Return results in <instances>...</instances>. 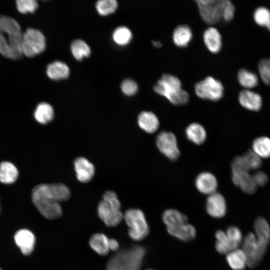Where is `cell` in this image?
Returning a JSON list of instances; mask_svg holds the SVG:
<instances>
[{
  "mask_svg": "<svg viewBox=\"0 0 270 270\" xmlns=\"http://www.w3.org/2000/svg\"><path fill=\"white\" fill-rule=\"evenodd\" d=\"M18 170L15 166L8 162L0 164V182L10 184L14 182L18 177Z\"/></svg>",
  "mask_w": 270,
  "mask_h": 270,
  "instance_id": "obj_25",
  "label": "cell"
},
{
  "mask_svg": "<svg viewBox=\"0 0 270 270\" xmlns=\"http://www.w3.org/2000/svg\"><path fill=\"white\" fill-rule=\"evenodd\" d=\"M0 270H2L0 268Z\"/></svg>",
  "mask_w": 270,
  "mask_h": 270,
  "instance_id": "obj_45",
  "label": "cell"
},
{
  "mask_svg": "<svg viewBox=\"0 0 270 270\" xmlns=\"http://www.w3.org/2000/svg\"><path fill=\"white\" fill-rule=\"evenodd\" d=\"M70 50L74 58L78 60L88 57L91 52L88 45L82 40H76L72 42L70 45Z\"/></svg>",
  "mask_w": 270,
  "mask_h": 270,
  "instance_id": "obj_32",
  "label": "cell"
},
{
  "mask_svg": "<svg viewBox=\"0 0 270 270\" xmlns=\"http://www.w3.org/2000/svg\"><path fill=\"white\" fill-rule=\"evenodd\" d=\"M70 193L62 184H40L32 191V202L40 212L48 219L59 218L62 214L60 202L68 200Z\"/></svg>",
  "mask_w": 270,
  "mask_h": 270,
  "instance_id": "obj_1",
  "label": "cell"
},
{
  "mask_svg": "<svg viewBox=\"0 0 270 270\" xmlns=\"http://www.w3.org/2000/svg\"><path fill=\"white\" fill-rule=\"evenodd\" d=\"M238 101L243 108L254 112L260 110L262 104V96L259 94L248 89L240 92Z\"/></svg>",
  "mask_w": 270,
  "mask_h": 270,
  "instance_id": "obj_16",
  "label": "cell"
},
{
  "mask_svg": "<svg viewBox=\"0 0 270 270\" xmlns=\"http://www.w3.org/2000/svg\"><path fill=\"white\" fill-rule=\"evenodd\" d=\"M194 90L199 98L214 101L220 100L224 94V87L221 82L211 76L197 83Z\"/></svg>",
  "mask_w": 270,
  "mask_h": 270,
  "instance_id": "obj_8",
  "label": "cell"
},
{
  "mask_svg": "<svg viewBox=\"0 0 270 270\" xmlns=\"http://www.w3.org/2000/svg\"><path fill=\"white\" fill-rule=\"evenodd\" d=\"M98 213L100 218L108 226H115L124 218L120 208L102 200L98 204Z\"/></svg>",
  "mask_w": 270,
  "mask_h": 270,
  "instance_id": "obj_11",
  "label": "cell"
},
{
  "mask_svg": "<svg viewBox=\"0 0 270 270\" xmlns=\"http://www.w3.org/2000/svg\"><path fill=\"white\" fill-rule=\"evenodd\" d=\"M185 132L187 138L196 144H202L206 139V130L198 123L194 122L189 124L186 127Z\"/></svg>",
  "mask_w": 270,
  "mask_h": 270,
  "instance_id": "obj_22",
  "label": "cell"
},
{
  "mask_svg": "<svg viewBox=\"0 0 270 270\" xmlns=\"http://www.w3.org/2000/svg\"><path fill=\"white\" fill-rule=\"evenodd\" d=\"M258 70L262 81L270 86V57L262 58L259 60Z\"/></svg>",
  "mask_w": 270,
  "mask_h": 270,
  "instance_id": "obj_36",
  "label": "cell"
},
{
  "mask_svg": "<svg viewBox=\"0 0 270 270\" xmlns=\"http://www.w3.org/2000/svg\"><path fill=\"white\" fill-rule=\"evenodd\" d=\"M74 170L78 180L82 182H88L94 174V167L92 163L84 157L76 158L74 162Z\"/></svg>",
  "mask_w": 270,
  "mask_h": 270,
  "instance_id": "obj_17",
  "label": "cell"
},
{
  "mask_svg": "<svg viewBox=\"0 0 270 270\" xmlns=\"http://www.w3.org/2000/svg\"><path fill=\"white\" fill-rule=\"evenodd\" d=\"M226 262L233 270H244L247 266L246 256L241 248L234 250L226 254Z\"/></svg>",
  "mask_w": 270,
  "mask_h": 270,
  "instance_id": "obj_23",
  "label": "cell"
},
{
  "mask_svg": "<svg viewBox=\"0 0 270 270\" xmlns=\"http://www.w3.org/2000/svg\"><path fill=\"white\" fill-rule=\"evenodd\" d=\"M46 46L45 37L40 30L28 28L23 33L21 43L23 56L33 58L42 53Z\"/></svg>",
  "mask_w": 270,
  "mask_h": 270,
  "instance_id": "obj_6",
  "label": "cell"
},
{
  "mask_svg": "<svg viewBox=\"0 0 270 270\" xmlns=\"http://www.w3.org/2000/svg\"><path fill=\"white\" fill-rule=\"evenodd\" d=\"M152 44L156 48H160L162 46V43L158 40L153 41Z\"/></svg>",
  "mask_w": 270,
  "mask_h": 270,
  "instance_id": "obj_43",
  "label": "cell"
},
{
  "mask_svg": "<svg viewBox=\"0 0 270 270\" xmlns=\"http://www.w3.org/2000/svg\"><path fill=\"white\" fill-rule=\"evenodd\" d=\"M226 240L232 250L239 248L243 240L240 230L236 226L228 227L225 231Z\"/></svg>",
  "mask_w": 270,
  "mask_h": 270,
  "instance_id": "obj_31",
  "label": "cell"
},
{
  "mask_svg": "<svg viewBox=\"0 0 270 270\" xmlns=\"http://www.w3.org/2000/svg\"><path fill=\"white\" fill-rule=\"evenodd\" d=\"M16 3L18 11L22 14L34 13L38 8L37 2L34 0H18Z\"/></svg>",
  "mask_w": 270,
  "mask_h": 270,
  "instance_id": "obj_38",
  "label": "cell"
},
{
  "mask_svg": "<svg viewBox=\"0 0 270 270\" xmlns=\"http://www.w3.org/2000/svg\"><path fill=\"white\" fill-rule=\"evenodd\" d=\"M132 37L130 30L127 27L122 26L115 29L112 34L114 41L120 46L128 44Z\"/></svg>",
  "mask_w": 270,
  "mask_h": 270,
  "instance_id": "obj_33",
  "label": "cell"
},
{
  "mask_svg": "<svg viewBox=\"0 0 270 270\" xmlns=\"http://www.w3.org/2000/svg\"><path fill=\"white\" fill-rule=\"evenodd\" d=\"M46 73L50 79L58 80L65 79L69 76L70 68L64 62L54 61L48 66Z\"/></svg>",
  "mask_w": 270,
  "mask_h": 270,
  "instance_id": "obj_21",
  "label": "cell"
},
{
  "mask_svg": "<svg viewBox=\"0 0 270 270\" xmlns=\"http://www.w3.org/2000/svg\"><path fill=\"white\" fill-rule=\"evenodd\" d=\"M124 218L130 228L128 234L135 240H140L149 233V228L143 212L138 209L126 210Z\"/></svg>",
  "mask_w": 270,
  "mask_h": 270,
  "instance_id": "obj_7",
  "label": "cell"
},
{
  "mask_svg": "<svg viewBox=\"0 0 270 270\" xmlns=\"http://www.w3.org/2000/svg\"><path fill=\"white\" fill-rule=\"evenodd\" d=\"M208 214L214 218L224 217L226 212V204L223 196L216 192L208 195L206 200Z\"/></svg>",
  "mask_w": 270,
  "mask_h": 270,
  "instance_id": "obj_12",
  "label": "cell"
},
{
  "mask_svg": "<svg viewBox=\"0 0 270 270\" xmlns=\"http://www.w3.org/2000/svg\"><path fill=\"white\" fill-rule=\"evenodd\" d=\"M250 170L259 168L262 162L261 158L252 150H249L242 156Z\"/></svg>",
  "mask_w": 270,
  "mask_h": 270,
  "instance_id": "obj_37",
  "label": "cell"
},
{
  "mask_svg": "<svg viewBox=\"0 0 270 270\" xmlns=\"http://www.w3.org/2000/svg\"><path fill=\"white\" fill-rule=\"evenodd\" d=\"M14 239L24 254L28 256L32 252L36 238L31 231L27 229L20 230L15 234Z\"/></svg>",
  "mask_w": 270,
  "mask_h": 270,
  "instance_id": "obj_15",
  "label": "cell"
},
{
  "mask_svg": "<svg viewBox=\"0 0 270 270\" xmlns=\"http://www.w3.org/2000/svg\"><path fill=\"white\" fill-rule=\"evenodd\" d=\"M121 89L124 94L128 96H131L136 93L138 86L134 80L126 79L122 82Z\"/></svg>",
  "mask_w": 270,
  "mask_h": 270,
  "instance_id": "obj_39",
  "label": "cell"
},
{
  "mask_svg": "<svg viewBox=\"0 0 270 270\" xmlns=\"http://www.w3.org/2000/svg\"><path fill=\"white\" fill-rule=\"evenodd\" d=\"M225 0H196L200 14L203 20L210 24H214L219 22L222 18Z\"/></svg>",
  "mask_w": 270,
  "mask_h": 270,
  "instance_id": "obj_9",
  "label": "cell"
},
{
  "mask_svg": "<svg viewBox=\"0 0 270 270\" xmlns=\"http://www.w3.org/2000/svg\"><path fill=\"white\" fill-rule=\"evenodd\" d=\"M34 116L39 123L48 124L54 117V110L52 106L46 102L39 104L34 110Z\"/></svg>",
  "mask_w": 270,
  "mask_h": 270,
  "instance_id": "obj_28",
  "label": "cell"
},
{
  "mask_svg": "<svg viewBox=\"0 0 270 270\" xmlns=\"http://www.w3.org/2000/svg\"><path fill=\"white\" fill-rule=\"evenodd\" d=\"M253 17L257 24L265 26L270 31V10L267 8H257L254 12Z\"/></svg>",
  "mask_w": 270,
  "mask_h": 270,
  "instance_id": "obj_34",
  "label": "cell"
},
{
  "mask_svg": "<svg viewBox=\"0 0 270 270\" xmlns=\"http://www.w3.org/2000/svg\"><path fill=\"white\" fill-rule=\"evenodd\" d=\"M252 176L257 187L264 186L268 182V176L264 172L257 171Z\"/></svg>",
  "mask_w": 270,
  "mask_h": 270,
  "instance_id": "obj_41",
  "label": "cell"
},
{
  "mask_svg": "<svg viewBox=\"0 0 270 270\" xmlns=\"http://www.w3.org/2000/svg\"><path fill=\"white\" fill-rule=\"evenodd\" d=\"M254 232H250L243 238L241 249L244 252L247 266L254 268L263 258L270 242V226L262 217L254 221Z\"/></svg>",
  "mask_w": 270,
  "mask_h": 270,
  "instance_id": "obj_2",
  "label": "cell"
},
{
  "mask_svg": "<svg viewBox=\"0 0 270 270\" xmlns=\"http://www.w3.org/2000/svg\"><path fill=\"white\" fill-rule=\"evenodd\" d=\"M192 36V32L189 26L186 25H180L174 30L172 40L176 46L183 48L188 45Z\"/></svg>",
  "mask_w": 270,
  "mask_h": 270,
  "instance_id": "obj_24",
  "label": "cell"
},
{
  "mask_svg": "<svg viewBox=\"0 0 270 270\" xmlns=\"http://www.w3.org/2000/svg\"><path fill=\"white\" fill-rule=\"evenodd\" d=\"M108 246L110 250L116 251L119 248L118 242L116 240L113 238H109Z\"/></svg>",
  "mask_w": 270,
  "mask_h": 270,
  "instance_id": "obj_42",
  "label": "cell"
},
{
  "mask_svg": "<svg viewBox=\"0 0 270 270\" xmlns=\"http://www.w3.org/2000/svg\"><path fill=\"white\" fill-rule=\"evenodd\" d=\"M138 122L140 128L148 134L155 132L160 126L158 117L151 112H141L138 116Z\"/></svg>",
  "mask_w": 270,
  "mask_h": 270,
  "instance_id": "obj_19",
  "label": "cell"
},
{
  "mask_svg": "<svg viewBox=\"0 0 270 270\" xmlns=\"http://www.w3.org/2000/svg\"><path fill=\"white\" fill-rule=\"evenodd\" d=\"M235 12V8L233 4L230 0H226L224 6L222 18L228 22L232 19Z\"/></svg>",
  "mask_w": 270,
  "mask_h": 270,
  "instance_id": "obj_40",
  "label": "cell"
},
{
  "mask_svg": "<svg viewBox=\"0 0 270 270\" xmlns=\"http://www.w3.org/2000/svg\"><path fill=\"white\" fill-rule=\"evenodd\" d=\"M204 41L208 49L212 52H218L222 48V38L217 29L210 27L204 33Z\"/></svg>",
  "mask_w": 270,
  "mask_h": 270,
  "instance_id": "obj_20",
  "label": "cell"
},
{
  "mask_svg": "<svg viewBox=\"0 0 270 270\" xmlns=\"http://www.w3.org/2000/svg\"><path fill=\"white\" fill-rule=\"evenodd\" d=\"M166 230L170 235L184 242H190L196 236V230L194 227L188 222L172 227L168 228Z\"/></svg>",
  "mask_w": 270,
  "mask_h": 270,
  "instance_id": "obj_18",
  "label": "cell"
},
{
  "mask_svg": "<svg viewBox=\"0 0 270 270\" xmlns=\"http://www.w3.org/2000/svg\"><path fill=\"white\" fill-rule=\"evenodd\" d=\"M162 220L166 228L188 222L186 216L175 209H168L164 212Z\"/></svg>",
  "mask_w": 270,
  "mask_h": 270,
  "instance_id": "obj_27",
  "label": "cell"
},
{
  "mask_svg": "<svg viewBox=\"0 0 270 270\" xmlns=\"http://www.w3.org/2000/svg\"><path fill=\"white\" fill-rule=\"evenodd\" d=\"M117 7L118 2L116 0H100L96 4L97 12L103 16L114 12Z\"/></svg>",
  "mask_w": 270,
  "mask_h": 270,
  "instance_id": "obj_35",
  "label": "cell"
},
{
  "mask_svg": "<svg viewBox=\"0 0 270 270\" xmlns=\"http://www.w3.org/2000/svg\"><path fill=\"white\" fill-rule=\"evenodd\" d=\"M23 33L18 22L12 17L0 16V53L18 60L22 56L21 43Z\"/></svg>",
  "mask_w": 270,
  "mask_h": 270,
  "instance_id": "obj_3",
  "label": "cell"
},
{
  "mask_svg": "<svg viewBox=\"0 0 270 270\" xmlns=\"http://www.w3.org/2000/svg\"><path fill=\"white\" fill-rule=\"evenodd\" d=\"M156 144L160 152L170 160H176L180 155L177 140L172 132H160L156 138Z\"/></svg>",
  "mask_w": 270,
  "mask_h": 270,
  "instance_id": "obj_10",
  "label": "cell"
},
{
  "mask_svg": "<svg viewBox=\"0 0 270 270\" xmlns=\"http://www.w3.org/2000/svg\"><path fill=\"white\" fill-rule=\"evenodd\" d=\"M238 80L240 84L248 90L256 86L258 84L257 74L244 68L238 71Z\"/></svg>",
  "mask_w": 270,
  "mask_h": 270,
  "instance_id": "obj_30",
  "label": "cell"
},
{
  "mask_svg": "<svg viewBox=\"0 0 270 270\" xmlns=\"http://www.w3.org/2000/svg\"><path fill=\"white\" fill-rule=\"evenodd\" d=\"M109 238L104 234H96L90 240L91 248L101 256L106 255L109 251Z\"/></svg>",
  "mask_w": 270,
  "mask_h": 270,
  "instance_id": "obj_26",
  "label": "cell"
},
{
  "mask_svg": "<svg viewBox=\"0 0 270 270\" xmlns=\"http://www.w3.org/2000/svg\"><path fill=\"white\" fill-rule=\"evenodd\" d=\"M155 92L166 98L172 104L184 105L189 100L188 92L182 88L180 80L170 74H164L154 87Z\"/></svg>",
  "mask_w": 270,
  "mask_h": 270,
  "instance_id": "obj_5",
  "label": "cell"
},
{
  "mask_svg": "<svg viewBox=\"0 0 270 270\" xmlns=\"http://www.w3.org/2000/svg\"><path fill=\"white\" fill-rule=\"evenodd\" d=\"M146 252L140 246L122 250L110 258L106 270H140Z\"/></svg>",
  "mask_w": 270,
  "mask_h": 270,
  "instance_id": "obj_4",
  "label": "cell"
},
{
  "mask_svg": "<svg viewBox=\"0 0 270 270\" xmlns=\"http://www.w3.org/2000/svg\"><path fill=\"white\" fill-rule=\"evenodd\" d=\"M232 179L233 183L243 192L253 194L257 188L252 174L247 171H232Z\"/></svg>",
  "mask_w": 270,
  "mask_h": 270,
  "instance_id": "obj_13",
  "label": "cell"
},
{
  "mask_svg": "<svg viewBox=\"0 0 270 270\" xmlns=\"http://www.w3.org/2000/svg\"><path fill=\"white\" fill-rule=\"evenodd\" d=\"M195 185L200 192L210 195L216 192L218 181L212 174L204 172L198 175L195 180Z\"/></svg>",
  "mask_w": 270,
  "mask_h": 270,
  "instance_id": "obj_14",
  "label": "cell"
},
{
  "mask_svg": "<svg viewBox=\"0 0 270 270\" xmlns=\"http://www.w3.org/2000/svg\"></svg>",
  "mask_w": 270,
  "mask_h": 270,
  "instance_id": "obj_44",
  "label": "cell"
},
{
  "mask_svg": "<svg viewBox=\"0 0 270 270\" xmlns=\"http://www.w3.org/2000/svg\"><path fill=\"white\" fill-rule=\"evenodd\" d=\"M252 149L260 158L270 157V138L266 136L256 138L252 142Z\"/></svg>",
  "mask_w": 270,
  "mask_h": 270,
  "instance_id": "obj_29",
  "label": "cell"
}]
</instances>
